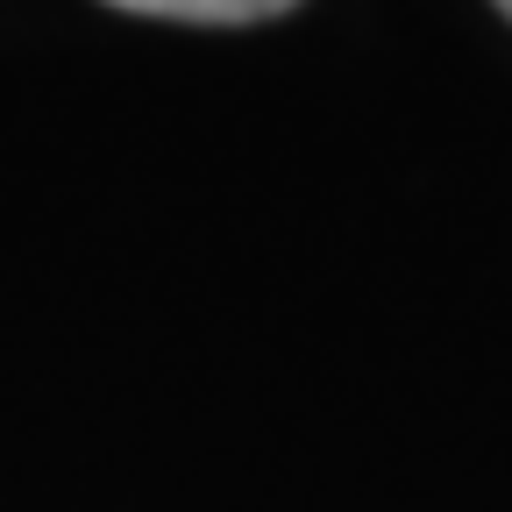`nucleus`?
Segmentation results:
<instances>
[{"label":"nucleus","instance_id":"2","mask_svg":"<svg viewBox=\"0 0 512 512\" xmlns=\"http://www.w3.org/2000/svg\"><path fill=\"white\" fill-rule=\"evenodd\" d=\"M498 15H505V22H512V0H498Z\"/></svg>","mask_w":512,"mask_h":512},{"label":"nucleus","instance_id":"1","mask_svg":"<svg viewBox=\"0 0 512 512\" xmlns=\"http://www.w3.org/2000/svg\"><path fill=\"white\" fill-rule=\"evenodd\" d=\"M107 8H128V15H164V22H271L285 8H299V0H107Z\"/></svg>","mask_w":512,"mask_h":512}]
</instances>
